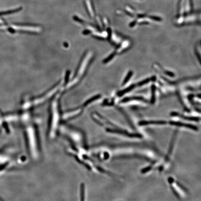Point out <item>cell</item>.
Returning <instances> with one entry per match:
<instances>
[{
    "mask_svg": "<svg viewBox=\"0 0 201 201\" xmlns=\"http://www.w3.org/2000/svg\"><path fill=\"white\" fill-rule=\"evenodd\" d=\"M24 137L26 148L29 156L35 160L38 159L40 155V143L35 127L32 125L27 126L25 128Z\"/></svg>",
    "mask_w": 201,
    "mask_h": 201,
    "instance_id": "obj_1",
    "label": "cell"
},
{
    "mask_svg": "<svg viewBox=\"0 0 201 201\" xmlns=\"http://www.w3.org/2000/svg\"><path fill=\"white\" fill-rule=\"evenodd\" d=\"M61 131L64 134L73 145L78 147L86 148V141L84 134L82 131L68 126H63Z\"/></svg>",
    "mask_w": 201,
    "mask_h": 201,
    "instance_id": "obj_2",
    "label": "cell"
},
{
    "mask_svg": "<svg viewBox=\"0 0 201 201\" xmlns=\"http://www.w3.org/2000/svg\"><path fill=\"white\" fill-rule=\"evenodd\" d=\"M53 104V106L47 133L48 138L49 140L55 139L58 134V129H60V116L57 106L58 104L57 102H54Z\"/></svg>",
    "mask_w": 201,
    "mask_h": 201,
    "instance_id": "obj_3",
    "label": "cell"
},
{
    "mask_svg": "<svg viewBox=\"0 0 201 201\" xmlns=\"http://www.w3.org/2000/svg\"><path fill=\"white\" fill-rule=\"evenodd\" d=\"M106 131L109 133H116V134H121L122 135H126L129 137L131 138H141L143 136L137 133H129L128 132L125 131H122V130H117V129H107Z\"/></svg>",
    "mask_w": 201,
    "mask_h": 201,
    "instance_id": "obj_4",
    "label": "cell"
},
{
    "mask_svg": "<svg viewBox=\"0 0 201 201\" xmlns=\"http://www.w3.org/2000/svg\"><path fill=\"white\" fill-rule=\"evenodd\" d=\"M169 124L172 125L177 126L178 127H183L185 128H188L189 129H192L193 131H198V129L196 126L194 125H190V124H186V123H183L181 122H174V121H171L169 122Z\"/></svg>",
    "mask_w": 201,
    "mask_h": 201,
    "instance_id": "obj_5",
    "label": "cell"
},
{
    "mask_svg": "<svg viewBox=\"0 0 201 201\" xmlns=\"http://www.w3.org/2000/svg\"><path fill=\"white\" fill-rule=\"evenodd\" d=\"M86 187L84 183H82L79 187V201H86Z\"/></svg>",
    "mask_w": 201,
    "mask_h": 201,
    "instance_id": "obj_6",
    "label": "cell"
},
{
    "mask_svg": "<svg viewBox=\"0 0 201 201\" xmlns=\"http://www.w3.org/2000/svg\"><path fill=\"white\" fill-rule=\"evenodd\" d=\"M167 122L165 121H141L139 122L140 126L147 125H164L167 124Z\"/></svg>",
    "mask_w": 201,
    "mask_h": 201,
    "instance_id": "obj_7",
    "label": "cell"
},
{
    "mask_svg": "<svg viewBox=\"0 0 201 201\" xmlns=\"http://www.w3.org/2000/svg\"><path fill=\"white\" fill-rule=\"evenodd\" d=\"M80 110H76L74 111H72L71 112H68L67 113L65 114L64 115H63V119L64 120H68L70 118H73L78 115L81 112Z\"/></svg>",
    "mask_w": 201,
    "mask_h": 201,
    "instance_id": "obj_8",
    "label": "cell"
},
{
    "mask_svg": "<svg viewBox=\"0 0 201 201\" xmlns=\"http://www.w3.org/2000/svg\"><path fill=\"white\" fill-rule=\"evenodd\" d=\"M171 115L172 116H180V117H181L182 118H184L185 120H189V121H196V122H198L199 120H200V118H198V117H188V116H183L182 115H180L179 114L177 113H176V112H172L171 113Z\"/></svg>",
    "mask_w": 201,
    "mask_h": 201,
    "instance_id": "obj_9",
    "label": "cell"
},
{
    "mask_svg": "<svg viewBox=\"0 0 201 201\" xmlns=\"http://www.w3.org/2000/svg\"><path fill=\"white\" fill-rule=\"evenodd\" d=\"M135 85L133 84V85L130 86L129 87H128V88H126V89H123V90H121V91L117 93V95H118V96H120L123 95H125V94H126V93L130 91H131L132 89H133L135 87Z\"/></svg>",
    "mask_w": 201,
    "mask_h": 201,
    "instance_id": "obj_10",
    "label": "cell"
},
{
    "mask_svg": "<svg viewBox=\"0 0 201 201\" xmlns=\"http://www.w3.org/2000/svg\"><path fill=\"white\" fill-rule=\"evenodd\" d=\"M9 157H8V156L6 155L0 154V164H1L9 162Z\"/></svg>",
    "mask_w": 201,
    "mask_h": 201,
    "instance_id": "obj_11",
    "label": "cell"
},
{
    "mask_svg": "<svg viewBox=\"0 0 201 201\" xmlns=\"http://www.w3.org/2000/svg\"><path fill=\"white\" fill-rule=\"evenodd\" d=\"M141 100V101H142V100H144V99L143 97H137V96H136V97H132L125 98H124V99L122 100L121 102H128L130 101L131 100Z\"/></svg>",
    "mask_w": 201,
    "mask_h": 201,
    "instance_id": "obj_12",
    "label": "cell"
},
{
    "mask_svg": "<svg viewBox=\"0 0 201 201\" xmlns=\"http://www.w3.org/2000/svg\"><path fill=\"white\" fill-rule=\"evenodd\" d=\"M155 92H156V86L155 85H152L151 86V93H152V95H151V102L153 104L155 102Z\"/></svg>",
    "mask_w": 201,
    "mask_h": 201,
    "instance_id": "obj_13",
    "label": "cell"
},
{
    "mask_svg": "<svg viewBox=\"0 0 201 201\" xmlns=\"http://www.w3.org/2000/svg\"><path fill=\"white\" fill-rule=\"evenodd\" d=\"M9 162H7L0 165V176L4 172L6 169L9 167Z\"/></svg>",
    "mask_w": 201,
    "mask_h": 201,
    "instance_id": "obj_14",
    "label": "cell"
},
{
    "mask_svg": "<svg viewBox=\"0 0 201 201\" xmlns=\"http://www.w3.org/2000/svg\"><path fill=\"white\" fill-rule=\"evenodd\" d=\"M132 74H133V72L131 71H130L128 73L127 76H126L125 80L123 81V83H122V85H124L126 84V83H128V81L130 79V78L131 77Z\"/></svg>",
    "mask_w": 201,
    "mask_h": 201,
    "instance_id": "obj_15",
    "label": "cell"
},
{
    "mask_svg": "<svg viewBox=\"0 0 201 201\" xmlns=\"http://www.w3.org/2000/svg\"><path fill=\"white\" fill-rule=\"evenodd\" d=\"M150 81V78H147L146 79L142 81L141 82H139V83H138L137 85L138 86H141L143 85L144 84L148 83Z\"/></svg>",
    "mask_w": 201,
    "mask_h": 201,
    "instance_id": "obj_16",
    "label": "cell"
},
{
    "mask_svg": "<svg viewBox=\"0 0 201 201\" xmlns=\"http://www.w3.org/2000/svg\"><path fill=\"white\" fill-rule=\"evenodd\" d=\"M115 52L111 54L107 58H106V59H105V61H104V63H107V62H110V60H112V59L114 58V56H115Z\"/></svg>",
    "mask_w": 201,
    "mask_h": 201,
    "instance_id": "obj_17",
    "label": "cell"
},
{
    "mask_svg": "<svg viewBox=\"0 0 201 201\" xmlns=\"http://www.w3.org/2000/svg\"><path fill=\"white\" fill-rule=\"evenodd\" d=\"M151 169H152V167H151V166H148V167H146V168H144L141 169V173H143V174L146 173L147 172L150 171Z\"/></svg>",
    "mask_w": 201,
    "mask_h": 201,
    "instance_id": "obj_18",
    "label": "cell"
},
{
    "mask_svg": "<svg viewBox=\"0 0 201 201\" xmlns=\"http://www.w3.org/2000/svg\"><path fill=\"white\" fill-rule=\"evenodd\" d=\"M166 73L167 75H169V76H170L173 77L174 76V74L173 73H172V72H169V71H168V72H166Z\"/></svg>",
    "mask_w": 201,
    "mask_h": 201,
    "instance_id": "obj_19",
    "label": "cell"
},
{
    "mask_svg": "<svg viewBox=\"0 0 201 201\" xmlns=\"http://www.w3.org/2000/svg\"><path fill=\"white\" fill-rule=\"evenodd\" d=\"M152 81H155V80L156 79V77L155 76H153L152 77Z\"/></svg>",
    "mask_w": 201,
    "mask_h": 201,
    "instance_id": "obj_20",
    "label": "cell"
},
{
    "mask_svg": "<svg viewBox=\"0 0 201 201\" xmlns=\"http://www.w3.org/2000/svg\"><path fill=\"white\" fill-rule=\"evenodd\" d=\"M0 201H3V200H1V199L0 198Z\"/></svg>",
    "mask_w": 201,
    "mask_h": 201,
    "instance_id": "obj_21",
    "label": "cell"
}]
</instances>
